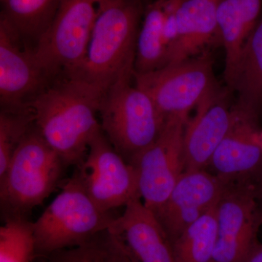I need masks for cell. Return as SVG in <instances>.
I'll list each match as a JSON object with an SVG mask.
<instances>
[{"label":"cell","mask_w":262,"mask_h":262,"mask_svg":"<svg viewBox=\"0 0 262 262\" xmlns=\"http://www.w3.org/2000/svg\"><path fill=\"white\" fill-rule=\"evenodd\" d=\"M102 97L61 75L27 104L36 130L67 167L83 161L90 142L101 130L96 115Z\"/></svg>","instance_id":"obj_1"},{"label":"cell","mask_w":262,"mask_h":262,"mask_svg":"<svg viewBox=\"0 0 262 262\" xmlns=\"http://www.w3.org/2000/svg\"><path fill=\"white\" fill-rule=\"evenodd\" d=\"M141 0H102L82 63L63 75L103 96L122 74L134 72Z\"/></svg>","instance_id":"obj_2"},{"label":"cell","mask_w":262,"mask_h":262,"mask_svg":"<svg viewBox=\"0 0 262 262\" xmlns=\"http://www.w3.org/2000/svg\"><path fill=\"white\" fill-rule=\"evenodd\" d=\"M134 74L125 72L114 82L98 110L103 134L130 164L158 139L166 121L151 98L131 84Z\"/></svg>","instance_id":"obj_3"},{"label":"cell","mask_w":262,"mask_h":262,"mask_svg":"<svg viewBox=\"0 0 262 262\" xmlns=\"http://www.w3.org/2000/svg\"><path fill=\"white\" fill-rule=\"evenodd\" d=\"M117 217L113 211H103L95 204L75 171L33 222L36 258L42 259L56 251L84 244L110 228Z\"/></svg>","instance_id":"obj_4"},{"label":"cell","mask_w":262,"mask_h":262,"mask_svg":"<svg viewBox=\"0 0 262 262\" xmlns=\"http://www.w3.org/2000/svg\"><path fill=\"white\" fill-rule=\"evenodd\" d=\"M67 167L33 125L0 178L5 218L26 217L56 189Z\"/></svg>","instance_id":"obj_5"},{"label":"cell","mask_w":262,"mask_h":262,"mask_svg":"<svg viewBox=\"0 0 262 262\" xmlns=\"http://www.w3.org/2000/svg\"><path fill=\"white\" fill-rule=\"evenodd\" d=\"M135 85L154 101L165 120L188 117L211 93L217 91L213 63L208 54L170 63L146 73H136Z\"/></svg>","instance_id":"obj_6"},{"label":"cell","mask_w":262,"mask_h":262,"mask_svg":"<svg viewBox=\"0 0 262 262\" xmlns=\"http://www.w3.org/2000/svg\"><path fill=\"white\" fill-rule=\"evenodd\" d=\"M102 0H61L49 28L33 49L52 78L69 75L82 63Z\"/></svg>","instance_id":"obj_7"},{"label":"cell","mask_w":262,"mask_h":262,"mask_svg":"<svg viewBox=\"0 0 262 262\" xmlns=\"http://www.w3.org/2000/svg\"><path fill=\"white\" fill-rule=\"evenodd\" d=\"M90 198L105 211H113L140 198L135 168L98 131L90 142L83 161L75 170Z\"/></svg>","instance_id":"obj_8"},{"label":"cell","mask_w":262,"mask_h":262,"mask_svg":"<svg viewBox=\"0 0 262 262\" xmlns=\"http://www.w3.org/2000/svg\"><path fill=\"white\" fill-rule=\"evenodd\" d=\"M188 117L167 119L158 139L134 160L144 204L156 213L184 172L183 136Z\"/></svg>","instance_id":"obj_9"},{"label":"cell","mask_w":262,"mask_h":262,"mask_svg":"<svg viewBox=\"0 0 262 262\" xmlns=\"http://www.w3.org/2000/svg\"><path fill=\"white\" fill-rule=\"evenodd\" d=\"M254 187L227 185L216 206L217 239L212 262H244L258 244L262 218Z\"/></svg>","instance_id":"obj_10"},{"label":"cell","mask_w":262,"mask_h":262,"mask_svg":"<svg viewBox=\"0 0 262 262\" xmlns=\"http://www.w3.org/2000/svg\"><path fill=\"white\" fill-rule=\"evenodd\" d=\"M20 42L18 34L1 16L0 101L4 110L27 108L53 80L38 63L33 49H22Z\"/></svg>","instance_id":"obj_11"},{"label":"cell","mask_w":262,"mask_h":262,"mask_svg":"<svg viewBox=\"0 0 262 262\" xmlns=\"http://www.w3.org/2000/svg\"><path fill=\"white\" fill-rule=\"evenodd\" d=\"M228 184L206 170L182 173L163 206L154 213L172 243L217 206Z\"/></svg>","instance_id":"obj_12"},{"label":"cell","mask_w":262,"mask_h":262,"mask_svg":"<svg viewBox=\"0 0 262 262\" xmlns=\"http://www.w3.org/2000/svg\"><path fill=\"white\" fill-rule=\"evenodd\" d=\"M233 108H229L219 90L211 93L198 106L187 121L183 136L184 171L206 170L213 154L232 125Z\"/></svg>","instance_id":"obj_13"},{"label":"cell","mask_w":262,"mask_h":262,"mask_svg":"<svg viewBox=\"0 0 262 262\" xmlns=\"http://www.w3.org/2000/svg\"><path fill=\"white\" fill-rule=\"evenodd\" d=\"M232 125L212 157L213 174L230 184L250 175H262V146L252 114L236 106Z\"/></svg>","instance_id":"obj_14"},{"label":"cell","mask_w":262,"mask_h":262,"mask_svg":"<svg viewBox=\"0 0 262 262\" xmlns=\"http://www.w3.org/2000/svg\"><path fill=\"white\" fill-rule=\"evenodd\" d=\"M108 228L134 262H176L173 245L154 212L135 198Z\"/></svg>","instance_id":"obj_15"},{"label":"cell","mask_w":262,"mask_h":262,"mask_svg":"<svg viewBox=\"0 0 262 262\" xmlns=\"http://www.w3.org/2000/svg\"><path fill=\"white\" fill-rule=\"evenodd\" d=\"M219 0H180L177 11V39L168 64L193 58L220 37Z\"/></svg>","instance_id":"obj_16"},{"label":"cell","mask_w":262,"mask_h":262,"mask_svg":"<svg viewBox=\"0 0 262 262\" xmlns=\"http://www.w3.org/2000/svg\"><path fill=\"white\" fill-rule=\"evenodd\" d=\"M234 91L237 106L258 117L262 108V15L245 42Z\"/></svg>","instance_id":"obj_17"},{"label":"cell","mask_w":262,"mask_h":262,"mask_svg":"<svg viewBox=\"0 0 262 262\" xmlns=\"http://www.w3.org/2000/svg\"><path fill=\"white\" fill-rule=\"evenodd\" d=\"M165 0H157L146 8L136 42L134 72L146 73L168 64L163 34Z\"/></svg>","instance_id":"obj_18"},{"label":"cell","mask_w":262,"mask_h":262,"mask_svg":"<svg viewBox=\"0 0 262 262\" xmlns=\"http://www.w3.org/2000/svg\"><path fill=\"white\" fill-rule=\"evenodd\" d=\"M1 16L20 39H32L36 45L51 25L61 0H1Z\"/></svg>","instance_id":"obj_19"},{"label":"cell","mask_w":262,"mask_h":262,"mask_svg":"<svg viewBox=\"0 0 262 262\" xmlns=\"http://www.w3.org/2000/svg\"><path fill=\"white\" fill-rule=\"evenodd\" d=\"M216 20L220 39L225 50L224 77L229 90L234 91L236 75L246 33L237 0H219Z\"/></svg>","instance_id":"obj_20"},{"label":"cell","mask_w":262,"mask_h":262,"mask_svg":"<svg viewBox=\"0 0 262 262\" xmlns=\"http://www.w3.org/2000/svg\"><path fill=\"white\" fill-rule=\"evenodd\" d=\"M217 239L216 206L172 243L176 262H212Z\"/></svg>","instance_id":"obj_21"},{"label":"cell","mask_w":262,"mask_h":262,"mask_svg":"<svg viewBox=\"0 0 262 262\" xmlns=\"http://www.w3.org/2000/svg\"><path fill=\"white\" fill-rule=\"evenodd\" d=\"M43 262H134L120 239L110 229L84 244L51 253Z\"/></svg>","instance_id":"obj_22"},{"label":"cell","mask_w":262,"mask_h":262,"mask_svg":"<svg viewBox=\"0 0 262 262\" xmlns=\"http://www.w3.org/2000/svg\"><path fill=\"white\" fill-rule=\"evenodd\" d=\"M35 258L33 222L27 217L5 219L0 227V262H32Z\"/></svg>","instance_id":"obj_23"},{"label":"cell","mask_w":262,"mask_h":262,"mask_svg":"<svg viewBox=\"0 0 262 262\" xmlns=\"http://www.w3.org/2000/svg\"><path fill=\"white\" fill-rule=\"evenodd\" d=\"M32 114L23 110L2 108L0 113V178L3 177L15 150L32 128Z\"/></svg>","instance_id":"obj_24"},{"label":"cell","mask_w":262,"mask_h":262,"mask_svg":"<svg viewBox=\"0 0 262 262\" xmlns=\"http://www.w3.org/2000/svg\"><path fill=\"white\" fill-rule=\"evenodd\" d=\"M237 1H238L241 16L244 20L246 37H248L259 20L262 9V0H237Z\"/></svg>","instance_id":"obj_25"},{"label":"cell","mask_w":262,"mask_h":262,"mask_svg":"<svg viewBox=\"0 0 262 262\" xmlns=\"http://www.w3.org/2000/svg\"><path fill=\"white\" fill-rule=\"evenodd\" d=\"M244 262H262V244L254 246Z\"/></svg>","instance_id":"obj_26"},{"label":"cell","mask_w":262,"mask_h":262,"mask_svg":"<svg viewBox=\"0 0 262 262\" xmlns=\"http://www.w3.org/2000/svg\"><path fill=\"white\" fill-rule=\"evenodd\" d=\"M254 190L257 200L262 201V177L261 181L258 182V185L256 187H254Z\"/></svg>","instance_id":"obj_27"},{"label":"cell","mask_w":262,"mask_h":262,"mask_svg":"<svg viewBox=\"0 0 262 262\" xmlns=\"http://www.w3.org/2000/svg\"><path fill=\"white\" fill-rule=\"evenodd\" d=\"M261 214H262V212H261Z\"/></svg>","instance_id":"obj_28"}]
</instances>
